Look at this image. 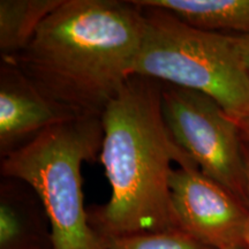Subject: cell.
<instances>
[{
  "label": "cell",
  "instance_id": "obj_1",
  "mask_svg": "<svg viewBox=\"0 0 249 249\" xmlns=\"http://www.w3.org/2000/svg\"><path fill=\"white\" fill-rule=\"evenodd\" d=\"M142 35L133 0H64L9 62L79 117H102L132 76Z\"/></svg>",
  "mask_w": 249,
  "mask_h": 249
},
{
  "label": "cell",
  "instance_id": "obj_2",
  "mask_svg": "<svg viewBox=\"0 0 249 249\" xmlns=\"http://www.w3.org/2000/svg\"><path fill=\"white\" fill-rule=\"evenodd\" d=\"M101 118L99 160L111 197L88 210L95 231L108 238L178 227L171 202V163L198 167L165 124L161 82L132 75Z\"/></svg>",
  "mask_w": 249,
  "mask_h": 249
},
{
  "label": "cell",
  "instance_id": "obj_3",
  "mask_svg": "<svg viewBox=\"0 0 249 249\" xmlns=\"http://www.w3.org/2000/svg\"><path fill=\"white\" fill-rule=\"evenodd\" d=\"M140 7L143 35L132 75L208 95L236 123L248 117L249 71L236 35L198 29L165 9Z\"/></svg>",
  "mask_w": 249,
  "mask_h": 249
},
{
  "label": "cell",
  "instance_id": "obj_4",
  "mask_svg": "<svg viewBox=\"0 0 249 249\" xmlns=\"http://www.w3.org/2000/svg\"><path fill=\"white\" fill-rule=\"evenodd\" d=\"M101 117H81L46 129L1 158L0 174L35 189L48 213L53 249H104L83 204L82 165L99 160Z\"/></svg>",
  "mask_w": 249,
  "mask_h": 249
},
{
  "label": "cell",
  "instance_id": "obj_5",
  "mask_svg": "<svg viewBox=\"0 0 249 249\" xmlns=\"http://www.w3.org/2000/svg\"><path fill=\"white\" fill-rule=\"evenodd\" d=\"M161 110L172 138L198 170L248 204L239 124L208 95L167 83H161Z\"/></svg>",
  "mask_w": 249,
  "mask_h": 249
},
{
  "label": "cell",
  "instance_id": "obj_6",
  "mask_svg": "<svg viewBox=\"0 0 249 249\" xmlns=\"http://www.w3.org/2000/svg\"><path fill=\"white\" fill-rule=\"evenodd\" d=\"M170 189L179 229L213 249L246 248L248 204L198 169H174Z\"/></svg>",
  "mask_w": 249,
  "mask_h": 249
},
{
  "label": "cell",
  "instance_id": "obj_7",
  "mask_svg": "<svg viewBox=\"0 0 249 249\" xmlns=\"http://www.w3.org/2000/svg\"><path fill=\"white\" fill-rule=\"evenodd\" d=\"M81 118L52 101L17 65L0 61V156L33 141L44 130Z\"/></svg>",
  "mask_w": 249,
  "mask_h": 249
},
{
  "label": "cell",
  "instance_id": "obj_8",
  "mask_svg": "<svg viewBox=\"0 0 249 249\" xmlns=\"http://www.w3.org/2000/svg\"><path fill=\"white\" fill-rule=\"evenodd\" d=\"M51 226L35 189L15 178L0 181V249H52Z\"/></svg>",
  "mask_w": 249,
  "mask_h": 249
},
{
  "label": "cell",
  "instance_id": "obj_9",
  "mask_svg": "<svg viewBox=\"0 0 249 249\" xmlns=\"http://www.w3.org/2000/svg\"><path fill=\"white\" fill-rule=\"evenodd\" d=\"M161 8L198 29L249 35V0H133Z\"/></svg>",
  "mask_w": 249,
  "mask_h": 249
},
{
  "label": "cell",
  "instance_id": "obj_10",
  "mask_svg": "<svg viewBox=\"0 0 249 249\" xmlns=\"http://www.w3.org/2000/svg\"><path fill=\"white\" fill-rule=\"evenodd\" d=\"M64 0H1L0 1V55L11 61L35 37L40 24Z\"/></svg>",
  "mask_w": 249,
  "mask_h": 249
},
{
  "label": "cell",
  "instance_id": "obj_11",
  "mask_svg": "<svg viewBox=\"0 0 249 249\" xmlns=\"http://www.w3.org/2000/svg\"><path fill=\"white\" fill-rule=\"evenodd\" d=\"M103 241L104 249H213L178 227L108 236Z\"/></svg>",
  "mask_w": 249,
  "mask_h": 249
},
{
  "label": "cell",
  "instance_id": "obj_12",
  "mask_svg": "<svg viewBox=\"0 0 249 249\" xmlns=\"http://www.w3.org/2000/svg\"><path fill=\"white\" fill-rule=\"evenodd\" d=\"M238 44L240 46L242 57L249 71V35H236Z\"/></svg>",
  "mask_w": 249,
  "mask_h": 249
},
{
  "label": "cell",
  "instance_id": "obj_13",
  "mask_svg": "<svg viewBox=\"0 0 249 249\" xmlns=\"http://www.w3.org/2000/svg\"><path fill=\"white\" fill-rule=\"evenodd\" d=\"M244 155L246 161V174H247V189H248V208H249V143L244 142ZM246 249H249V220L247 235H246Z\"/></svg>",
  "mask_w": 249,
  "mask_h": 249
},
{
  "label": "cell",
  "instance_id": "obj_14",
  "mask_svg": "<svg viewBox=\"0 0 249 249\" xmlns=\"http://www.w3.org/2000/svg\"><path fill=\"white\" fill-rule=\"evenodd\" d=\"M239 128H240L241 139L246 143H249V116L246 117L245 119L239 121Z\"/></svg>",
  "mask_w": 249,
  "mask_h": 249
},
{
  "label": "cell",
  "instance_id": "obj_15",
  "mask_svg": "<svg viewBox=\"0 0 249 249\" xmlns=\"http://www.w3.org/2000/svg\"><path fill=\"white\" fill-rule=\"evenodd\" d=\"M239 249H246V248H239Z\"/></svg>",
  "mask_w": 249,
  "mask_h": 249
},
{
  "label": "cell",
  "instance_id": "obj_16",
  "mask_svg": "<svg viewBox=\"0 0 249 249\" xmlns=\"http://www.w3.org/2000/svg\"><path fill=\"white\" fill-rule=\"evenodd\" d=\"M52 249H53V248H52Z\"/></svg>",
  "mask_w": 249,
  "mask_h": 249
}]
</instances>
